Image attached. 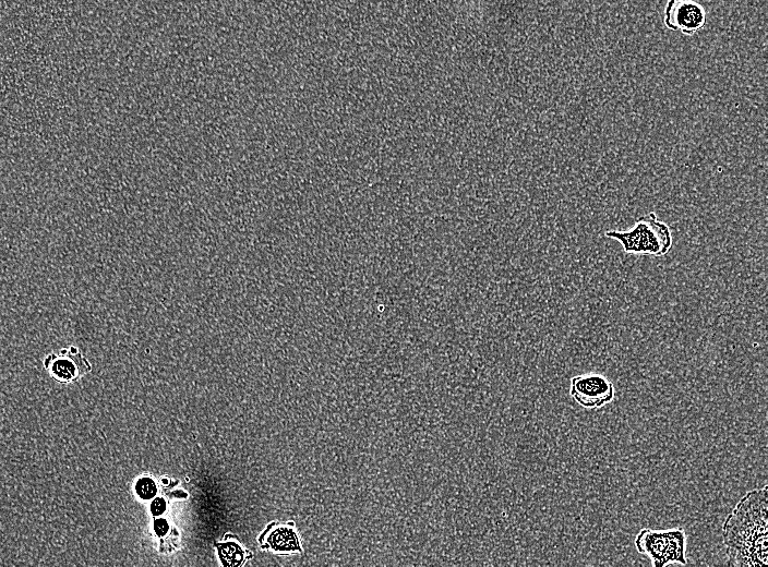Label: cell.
<instances>
[{"mask_svg": "<svg viewBox=\"0 0 768 567\" xmlns=\"http://www.w3.org/2000/svg\"><path fill=\"white\" fill-rule=\"evenodd\" d=\"M664 24L672 31L694 35L706 23L704 8L694 0H669L664 10Z\"/></svg>", "mask_w": 768, "mask_h": 567, "instance_id": "6", "label": "cell"}, {"mask_svg": "<svg viewBox=\"0 0 768 567\" xmlns=\"http://www.w3.org/2000/svg\"><path fill=\"white\" fill-rule=\"evenodd\" d=\"M767 493V485L748 491L725 518L722 539L729 566L768 565Z\"/></svg>", "mask_w": 768, "mask_h": 567, "instance_id": "1", "label": "cell"}, {"mask_svg": "<svg viewBox=\"0 0 768 567\" xmlns=\"http://www.w3.org/2000/svg\"><path fill=\"white\" fill-rule=\"evenodd\" d=\"M43 365L49 376L61 384H71L91 371L89 362L75 346L48 353Z\"/></svg>", "mask_w": 768, "mask_h": 567, "instance_id": "5", "label": "cell"}, {"mask_svg": "<svg viewBox=\"0 0 768 567\" xmlns=\"http://www.w3.org/2000/svg\"><path fill=\"white\" fill-rule=\"evenodd\" d=\"M154 529H155V532L157 533V535H159V536L165 535L169 530V526H168L167 520L163 519V518L157 519L154 523Z\"/></svg>", "mask_w": 768, "mask_h": 567, "instance_id": "11", "label": "cell"}, {"mask_svg": "<svg viewBox=\"0 0 768 567\" xmlns=\"http://www.w3.org/2000/svg\"><path fill=\"white\" fill-rule=\"evenodd\" d=\"M605 237L619 241L627 254L663 256L672 248L670 227L653 212L639 217L628 230H609Z\"/></svg>", "mask_w": 768, "mask_h": 567, "instance_id": "2", "label": "cell"}, {"mask_svg": "<svg viewBox=\"0 0 768 567\" xmlns=\"http://www.w3.org/2000/svg\"><path fill=\"white\" fill-rule=\"evenodd\" d=\"M569 395L585 409H600L613 401L615 389L607 376L586 373L571 379Z\"/></svg>", "mask_w": 768, "mask_h": 567, "instance_id": "4", "label": "cell"}, {"mask_svg": "<svg viewBox=\"0 0 768 567\" xmlns=\"http://www.w3.org/2000/svg\"><path fill=\"white\" fill-rule=\"evenodd\" d=\"M219 557L226 566H238L243 559V552L235 543H225L218 546Z\"/></svg>", "mask_w": 768, "mask_h": 567, "instance_id": "8", "label": "cell"}, {"mask_svg": "<svg viewBox=\"0 0 768 567\" xmlns=\"http://www.w3.org/2000/svg\"><path fill=\"white\" fill-rule=\"evenodd\" d=\"M268 542L276 551L300 550L296 533L289 528L276 529L269 536Z\"/></svg>", "mask_w": 768, "mask_h": 567, "instance_id": "7", "label": "cell"}, {"mask_svg": "<svg viewBox=\"0 0 768 567\" xmlns=\"http://www.w3.org/2000/svg\"><path fill=\"white\" fill-rule=\"evenodd\" d=\"M135 490L137 495L143 499H151L157 492L156 484L151 478L140 479L136 482Z\"/></svg>", "mask_w": 768, "mask_h": 567, "instance_id": "9", "label": "cell"}, {"mask_svg": "<svg viewBox=\"0 0 768 567\" xmlns=\"http://www.w3.org/2000/svg\"><path fill=\"white\" fill-rule=\"evenodd\" d=\"M165 509H166V502L164 498L158 497L153 500V503L151 505V511L153 512V515L159 516L165 511Z\"/></svg>", "mask_w": 768, "mask_h": 567, "instance_id": "10", "label": "cell"}, {"mask_svg": "<svg viewBox=\"0 0 768 567\" xmlns=\"http://www.w3.org/2000/svg\"><path fill=\"white\" fill-rule=\"evenodd\" d=\"M634 544L637 552L646 555L653 567L687 564V536L682 528L665 530L644 528L635 536Z\"/></svg>", "mask_w": 768, "mask_h": 567, "instance_id": "3", "label": "cell"}]
</instances>
